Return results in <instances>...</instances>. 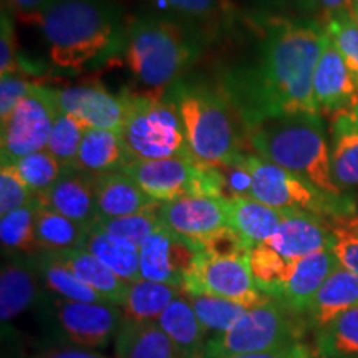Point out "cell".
I'll return each mask as SVG.
<instances>
[{"instance_id": "36", "label": "cell", "mask_w": 358, "mask_h": 358, "mask_svg": "<svg viewBox=\"0 0 358 358\" xmlns=\"http://www.w3.org/2000/svg\"><path fill=\"white\" fill-rule=\"evenodd\" d=\"M249 266L257 289L264 295L275 299L282 285L289 279L294 262H289L267 244H259L250 249Z\"/></svg>"}, {"instance_id": "3", "label": "cell", "mask_w": 358, "mask_h": 358, "mask_svg": "<svg viewBox=\"0 0 358 358\" xmlns=\"http://www.w3.org/2000/svg\"><path fill=\"white\" fill-rule=\"evenodd\" d=\"M245 136L259 158L297 174L329 194H343L334 179L322 116H272L245 127Z\"/></svg>"}, {"instance_id": "2", "label": "cell", "mask_w": 358, "mask_h": 358, "mask_svg": "<svg viewBox=\"0 0 358 358\" xmlns=\"http://www.w3.org/2000/svg\"><path fill=\"white\" fill-rule=\"evenodd\" d=\"M34 22L60 70L101 65L124 47L127 22L115 0H47Z\"/></svg>"}, {"instance_id": "31", "label": "cell", "mask_w": 358, "mask_h": 358, "mask_svg": "<svg viewBox=\"0 0 358 358\" xmlns=\"http://www.w3.org/2000/svg\"><path fill=\"white\" fill-rule=\"evenodd\" d=\"M38 206L40 201L34 198L24 208L0 217V241L7 256L35 257L43 252L35 232Z\"/></svg>"}, {"instance_id": "13", "label": "cell", "mask_w": 358, "mask_h": 358, "mask_svg": "<svg viewBox=\"0 0 358 358\" xmlns=\"http://www.w3.org/2000/svg\"><path fill=\"white\" fill-rule=\"evenodd\" d=\"M159 219L169 231L199 248L204 239L229 226L227 198L209 194L182 196L161 204Z\"/></svg>"}, {"instance_id": "7", "label": "cell", "mask_w": 358, "mask_h": 358, "mask_svg": "<svg viewBox=\"0 0 358 358\" xmlns=\"http://www.w3.org/2000/svg\"><path fill=\"white\" fill-rule=\"evenodd\" d=\"M239 164L249 176L250 198L280 211L337 219H345L357 211L355 203L348 196L329 194L297 174L256 155H244Z\"/></svg>"}, {"instance_id": "20", "label": "cell", "mask_w": 358, "mask_h": 358, "mask_svg": "<svg viewBox=\"0 0 358 358\" xmlns=\"http://www.w3.org/2000/svg\"><path fill=\"white\" fill-rule=\"evenodd\" d=\"M40 284L35 257L7 256L0 272V319L3 325L10 324L37 302Z\"/></svg>"}, {"instance_id": "41", "label": "cell", "mask_w": 358, "mask_h": 358, "mask_svg": "<svg viewBox=\"0 0 358 358\" xmlns=\"http://www.w3.org/2000/svg\"><path fill=\"white\" fill-rule=\"evenodd\" d=\"M169 10L187 20V24L221 25L232 15L229 0H159Z\"/></svg>"}, {"instance_id": "40", "label": "cell", "mask_w": 358, "mask_h": 358, "mask_svg": "<svg viewBox=\"0 0 358 358\" xmlns=\"http://www.w3.org/2000/svg\"><path fill=\"white\" fill-rule=\"evenodd\" d=\"M93 224H96V226L101 227L103 231L110 232V234H113L116 237H122V239H127L129 243L136 244L138 248H140L148 237L153 234V232L161 226L159 209L141 214H133V216L124 217H98Z\"/></svg>"}, {"instance_id": "48", "label": "cell", "mask_w": 358, "mask_h": 358, "mask_svg": "<svg viewBox=\"0 0 358 358\" xmlns=\"http://www.w3.org/2000/svg\"><path fill=\"white\" fill-rule=\"evenodd\" d=\"M7 10L15 13L22 20L34 22L47 0H6Z\"/></svg>"}, {"instance_id": "23", "label": "cell", "mask_w": 358, "mask_h": 358, "mask_svg": "<svg viewBox=\"0 0 358 358\" xmlns=\"http://www.w3.org/2000/svg\"><path fill=\"white\" fill-rule=\"evenodd\" d=\"M227 208H229V227L243 237L250 248L266 244L290 213L264 204L250 196L229 198Z\"/></svg>"}, {"instance_id": "17", "label": "cell", "mask_w": 358, "mask_h": 358, "mask_svg": "<svg viewBox=\"0 0 358 358\" xmlns=\"http://www.w3.org/2000/svg\"><path fill=\"white\" fill-rule=\"evenodd\" d=\"M334 241V229L320 216L289 213L266 244L289 262H297L322 249H332Z\"/></svg>"}, {"instance_id": "44", "label": "cell", "mask_w": 358, "mask_h": 358, "mask_svg": "<svg viewBox=\"0 0 358 358\" xmlns=\"http://www.w3.org/2000/svg\"><path fill=\"white\" fill-rule=\"evenodd\" d=\"M250 245L229 226L214 232L208 239L199 244L201 252L209 254L213 257H234V256H249Z\"/></svg>"}, {"instance_id": "42", "label": "cell", "mask_w": 358, "mask_h": 358, "mask_svg": "<svg viewBox=\"0 0 358 358\" xmlns=\"http://www.w3.org/2000/svg\"><path fill=\"white\" fill-rule=\"evenodd\" d=\"M35 196L13 164L0 166V216L17 211L29 204Z\"/></svg>"}, {"instance_id": "10", "label": "cell", "mask_w": 358, "mask_h": 358, "mask_svg": "<svg viewBox=\"0 0 358 358\" xmlns=\"http://www.w3.org/2000/svg\"><path fill=\"white\" fill-rule=\"evenodd\" d=\"M58 110V90L34 83L15 110L0 122L2 164H15L25 156L47 150Z\"/></svg>"}, {"instance_id": "18", "label": "cell", "mask_w": 358, "mask_h": 358, "mask_svg": "<svg viewBox=\"0 0 358 358\" xmlns=\"http://www.w3.org/2000/svg\"><path fill=\"white\" fill-rule=\"evenodd\" d=\"M96 176L78 171L69 166L52 186V189L37 198L40 203L71 221L82 224L83 227L92 226L98 219L95 198Z\"/></svg>"}, {"instance_id": "15", "label": "cell", "mask_w": 358, "mask_h": 358, "mask_svg": "<svg viewBox=\"0 0 358 358\" xmlns=\"http://www.w3.org/2000/svg\"><path fill=\"white\" fill-rule=\"evenodd\" d=\"M313 98L320 116H329L358 105V88L350 70L329 37L322 48L315 75H313Z\"/></svg>"}, {"instance_id": "8", "label": "cell", "mask_w": 358, "mask_h": 358, "mask_svg": "<svg viewBox=\"0 0 358 358\" xmlns=\"http://www.w3.org/2000/svg\"><path fill=\"white\" fill-rule=\"evenodd\" d=\"M122 173L131 178L159 204L192 194L226 198V178L222 169L201 163L192 156L150 161L133 159Z\"/></svg>"}, {"instance_id": "52", "label": "cell", "mask_w": 358, "mask_h": 358, "mask_svg": "<svg viewBox=\"0 0 358 358\" xmlns=\"http://www.w3.org/2000/svg\"><path fill=\"white\" fill-rule=\"evenodd\" d=\"M352 7H358V0H352Z\"/></svg>"}, {"instance_id": "51", "label": "cell", "mask_w": 358, "mask_h": 358, "mask_svg": "<svg viewBox=\"0 0 358 358\" xmlns=\"http://www.w3.org/2000/svg\"><path fill=\"white\" fill-rule=\"evenodd\" d=\"M352 10H353V13H355L357 19H358V7H352Z\"/></svg>"}, {"instance_id": "30", "label": "cell", "mask_w": 358, "mask_h": 358, "mask_svg": "<svg viewBox=\"0 0 358 358\" xmlns=\"http://www.w3.org/2000/svg\"><path fill=\"white\" fill-rule=\"evenodd\" d=\"M182 295V289L151 280H136L129 284L123 302V320L148 324L158 322L161 313Z\"/></svg>"}, {"instance_id": "24", "label": "cell", "mask_w": 358, "mask_h": 358, "mask_svg": "<svg viewBox=\"0 0 358 358\" xmlns=\"http://www.w3.org/2000/svg\"><path fill=\"white\" fill-rule=\"evenodd\" d=\"M332 173L340 187H358V105L332 118Z\"/></svg>"}, {"instance_id": "29", "label": "cell", "mask_w": 358, "mask_h": 358, "mask_svg": "<svg viewBox=\"0 0 358 358\" xmlns=\"http://www.w3.org/2000/svg\"><path fill=\"white\" fill-rule=\"evenodd\" d=\"M115 358H181L158 322L123 320L115 337Z\"/></svg>"}, {"instance_id": "43", "label": "cell", "mask_w": 358, "mask_h": 358, "mask_svg": "<svg viewBox=\"0 0 358 358\" xmlns=\"http://www.w3.org/2000/svg\"><path fill=\"white\" fill-rule=\"evenodd\" d=\"M340 224L334 226L332 250L337 256L340 266L358 275V222L340 219Z\"/></svg>"}, {"instance_id": "25", "label": "cell", "mask_w": 358, "mask_h": 358, "mask_svg": "<svg viewBox=\"0 0 358 358\" xmlns=\"http://www.w3.org/2000/svg\"><path fill=\"white\" fill-rule=\"evenodd\" d=\"M87 252L95 256L98 261L113 271L120 279L133 284L141 280L140 274V248L122 237H116L103 231L96 224L87 229L83 248Z\"/></svg>"}, {"instance_id": "34", "label": "cell", "mask_w": 358, "mask_h": 358, "mask_svg": "<svg viewBox=\"0 0 358 358\" xmlns=\"http://www.w3.org/2000/svg\"><path fill=\"white\" fill-rule=\"evenodd\" d=\"M320 358H358V306L317 330Z\"/></svg>"}, {"instance_id": "47", "label": "cell", "mask_w": 358, "mask_h": 358, "mask_svg": "<svg viewBox=\"0 0 358 358\" xmlns=\"http://www.w3.org/2000/svg\"><path fill=\"white\" fill-rule=\"evenodd\" d=\"M227 358H313L310 348L303 343H292V345L277 348V350L245 353V355H234Z\"/></svg>"}, {"instance_id": "27", "label": "cell", "mask_w": 358, "mask_h": 358, "mask_svg": "<svg viewBox=\"0 0 358 358\" xmlns=\"http://www.w3.org/2000/svg\"><path fill=\"white\" fill-rule=\"evenodd\" d=\"M358 306V275L340 266L317 292L307 315L317 330Z\"/></svg>"}, {"instance_id": "16", "label": "cell", "mask_w": 358, "mask_h": 358, "mask_svg": "<svg viewBox=\"0 0 358 358\" xmlns=\"http://www.w3.org/2000/svg\"><path fill=\"white\" fill-rule=\"evenodd\" d=\"M58 105L85 127L122 131L124 120L122 96L113 95L101 85L85 83L58 90Z\"/></svg>"}, {"instance_id": "22", "label": "cell", "mask_w": 358, "mask_h": 358, "mask_svg": "<svg viewBox=\"0 0 358 358\" xmlns=\"http://www.w3.org/2000/svg\"><path fill=\"white\" fill-rule=\"evenodd\" d=\"M129 161L131 158L118 131L88 128L73 168L92 176H103V174L122 173Z\"/></svg>"}, {"instance_id": "49", "label": "cell", "mask_w": 358, "mask_h": 358, "mask_svg": "<svg viewBox=\"0 0 358 358\" xmlns=\"http://www.w3.org/2000/svg\"><path fill=\"white\" fill-rule=\"evenodd\" d=\"M34 358H106L100 355V353L87 350V348H55V350H48L45 353H40V355Z\"/></svg>"}, {"instance_id": "21", "label": "cell", "mask_w": 358, "mask_h": 358, "mask_svg": "<svg viewBox=\"0 0 358 358\" xmlns=\"http://www.w3.org/2000/svg\"><path fill=\"white\" fill-rule=\"evenodd\" d=\"M95 198L98 217L105 219L155 211L161 206L124 173L96 176Z\"/></svg>"}, {"instance_id": "46", "label": "cell", "mask_w": 358, "mask_h": 358, "mask_svg": "<svg viewBox=\"0 0 358 358\" xmlns=\"http://www.w3.org/2000/svg\"><path fill=\"white\" fill-rule=\"evenodd\" d=\"M24 75H6L0 77V122L6 120L15 110V106L24 100L27 93L32 90Z\"/></svg>"}, {"instance_id": "12", "label": "cell", "mask_w": 358, "mask_h": 358, "mask_svg": "<svg viewBox=\"0 0 358 358\" xmlns=\"http://www.w3.org/2000/svg\"><path fill=\"white\" fill-rule=\"evenodd\" d=\"M199 248L161 226L140 245L141 279L182 289Z\"/></svg>"}, {"instance_id": "1", "label": "cell", "mask_w": 358, "mask_h": 358, "mask_svg": "<svg viewBox=\"0 0 358 358\" xmlns=\"http://www.w3.org/2000/svg\"><path fill=\"white\" fill-rule=\"evenodd\" d=\"M261 34L256 62L234 71L222 88L244 127L272 116H320L313 75L327 38L324 27L272 17Z\"/></svg>"}, {"instance_id": "4", "label": "cell", "mask_w": 358, "mask_h": 358, "mask_svg": "<svg viewBox=\"0 0 358 358\" xmlns=\"http://www.w3.org/2000/svg\"><path fill=\"white\" fill-rule=\"evenodd\" d=\"M201 45L198 27L168 17H136L127 24L124 64L148 92L166 93L198 58Z\"/></svg>"}, {"instance_id": "28", "label": "cell", "mask_w": 358, "mask_h": 358, "mask_svg": "<svg viewBox=\"0 0 358 358\" xmlns=\"http://www.w3.org/2000/svg\"><path fill=\"white\" fill-rule=\"evenodd\" d=\"M53 254L58 261L64 262L80 280L95 290L98 295H101L106 302L118 307L123 306L129 284L120 279L95 256H92L85 249H70Z\"/></svg>"}, {"instance_id": "26", "label": "cell", "mask_w": 358, "mask_h": 358, "mask_svg": "<svg viewBox=\"0 0 358 358\" xmlns=\"http://www.w3.org/2000/svg\"><path fill=\"white\" fill-rule=\"evenodd\" d=\"M158 325L173 342L181 358H206L208 342L201 322L185 297H178L161 313Z\"/></svg>"}, {"instance_id": "11", "label": "cell", "mask_w": 358, "mask_h": 358, "mask_svg": "<svg viewBox=\"0 0 358 358\" xmlns=\"http://www.w3.org/2000/svg\"><path fill=\"white\" fill-rule=\"evenodd\" d=\"M182 294L214 295L249 308L267 299L254 282L249 256L213 257L201 250L186 275Z\"/></svg>"}, {"instance_id": "6", "label": "cell", "mask_w": 358, "mask_h": 358, "mask_svg": "<svg viewBox=\"0 0 358 358\" xmlns=\"http://www.w3.org/2000/svg\"><path fill=\"white\" fill-rule=\"evenodd\" d=\"M120 96L124 106L120 134L131 161L192 156L181 118L168 93H134L123 90Z\"/></svg>"}, {"instance_id": "14", "label": "cell", "mask_w": 358, "mask_h": 358, "mask_svg": "<svg viewBox=\"0 0 358 358\" xmlns=\"http://www.w3.org/2000/svg\"><path fill=\"white\" fill-rule=\"evenodd\" d=\"M53 306L65 337L73 345L87 350L105 347L123 322L120 307L108 302H70L57 297Z\"/></svg>"}, {"instance_id": "39", "label": "cell", "mask_w": 358, "mask_h": 358, "mask_svg": "<svg viewBox=\"0 0 358 358\" xmlns=\"http://www.w3.org/2000/svg\"><path fill=\"white\" fill-rule=\"evenodd\" d=\"M13 166L17 168L35 198H42L43 194H47L65 169L47 150L25 156Z\"/></svg>"}, {"instance_id": "33", "label": "cell", "mask_w": 358, "mask_h": 358, "mask_svg": "<svg viewBox=\"0 0 358 358\" xmlns=\"http://www.w3.org/2000/svg\"><path fill=\"white\" fill-rule=\"evenodd\" d=\"M35 232L43 252L45 250L62 252V250L82 249L87 227L40 203L35 219Z\"/></svg>"}, {"instance_id": "37", "label": "cell", "mask_w": 358, "mask_h": 358, "mask_svg": "<svg viewBox=\"0 0 358 358\" xmlns=\"http://www.w3.org/2000/svg\"><path fill=\"white\" fill-rule=\"evenodd\" d=\"M325 34L343 57L358 88V19L352 8L325 17Z\"/></svg>"}, {"instance_id": "50", "label": "cell", "mask_w": 358, "mask_h": 358, "mask_svg": "<svg viewBox=\"0 0 358 358\" xmlns=\"http://www.w3.org/2000/svg\"><path fill=\"white\" fill-rule=\"evenodd\" d=\"M313 3L324 12L325 17L332 15L335 12L345 10V8H352V0H313Z\"/></svg>"}, {"instance_id": "5", "label": "cell", "mask_w": 358, "mask_h": 358, "mask_svg": "<svg viewBox=\"0 0 358 358\" xmlns=\"http://www.w3.org/2000/svg\"><path fill=\"white\" fill-rule=\"evenodd\" d=\"M176 106L191 155L209 166H232L243 158L234 106L222 90L176 82L168 90Z\"/></svg>"}, {"instance_id": "35", "label": "cell", "mask_w": 358, "mask_h": 358, "mask_svg": "<svg viewBox=\"0 0 358 358\" xmlns=\"http://www.w3.org/2000/svg\"><path fill=\"white\" fill-rule=\"evenodd\" d=\"M185 297L189 301L204 332L214 334V337L232 329L249 310V307L243 303L214 297V295L185 294Z\"/></svg>"}, {"instance_id": "45", "label": "cell", "mask_w": 358, "mask_h": 358, "mask_svg": "<svg viewBox=\"0 0 358 358\" xmlns=\"http://www.w3.org/2000/svg\"><path fill=\"white\" fill-rule=\"evenodd\" d=\"M6 75H22L19 58H17L15 29L10 12L3 8L0 24V77Z\"/></svg>"}, {"instance_id": "38", "label": "cell", "mask_w": 358, "mask_h": 358, "mask_svg": "<svg viewBox=\"0 0 358 358\" xmlns=\"http://www.w3.org/2000/svg\"><path fill=\"white\" fill-rule=\"evenodd\" d=\"M87 129L88 127H85L75 116L58 110L47 151L62 166H73Z\"/></svg>"}, {"instance_id": "32", "label": "cell", "mask_w": 358, "mask_h": 358, "mask_svg": "<svg viewBox=\"0 0 358 358\" xmlns=\"http://www.w3.org/2000/svg\"><path fill=\"white\" fill-rule=\"evenodd\" d=\"M35 262H37L43 287L55 294L58 299L88 303L106 302L101 295H98L95 290L80 280L64 262L58 261L53 252L45 250V252L35 256Z\"/></svg>"}, {"instance_id": "9", "label": "cell", "mask_w": 358, "mask_h": 358, "mask_svg": "<svg viewBox=\"0 0 358 358\" xmlns=\"http://www.w3.org/2000/svg\"><path fill=\"white\" fill-rule=\"evenodd\" d=\"M294 313L280 301L267 297L259 306L249 308L232 329L209 340L206 358L268 352L299 343L301 327Z\"/></svg>"}, {"instance_id": "19", "label": "cell", "mask_w": 358, "mask_h": 358, "mask_svg": "<svg viewBox=\"0 0 358 358\" xmlns=\"http://www.w3.org/2000/svg\"><path fill=\"white\" fill-rule=\"evenodd\" d=\"M338 267L340 262L332 249L313 252L294 262L292 272L275 299L295 313H307L317 292Z\"/></svg>"}]
</instances>
